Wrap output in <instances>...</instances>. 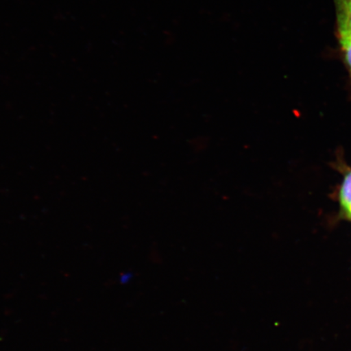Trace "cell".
<instances>
[{
	"mask_svg": "<svg viewBox=\"0 0 351 351\" xmlns=\"http://www.w3.org/2000/svg\"><path fill=\"white\" fill-rule=\"evenodd\" d=\"M339 46L351 47V0H333Z\"/></svg>",
	"mask_w": 351,
	"mask_h": 351,
	"instance_id": "obj_1",
	"label": "cell"
},
{
	"mask_svg": "<svg viewBox=\"0 0 351 351\" xmlns=\"http://www.w3.org/2000/svg\"><path fill=\"white\" fill-rule=\"evenodd\" d=\"M350 219H351V217H350Z\"/></svg>",
	"mask_w": 351,
	"mask_h": 351,
	"instance_id": "obj_3",
	"label": "cell"
},
{
	"mask_svg": "<svg viewBox=\"0 0 351 351\" xmlns=\"http://www.w3.org/2000/svg\"><path fill=\"white\" fill-rule=\"evenodd\" d=\"M342 210L349 218L351 217V170L346 174L339 194Z\"/></svg>",
	"mask_w": 351,
	"mask_h": 351,
	"instance_id": "obj_2",
	"label": "cell"
}]
</instances>
